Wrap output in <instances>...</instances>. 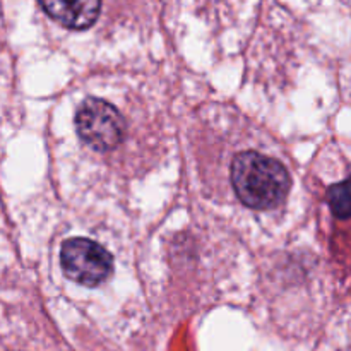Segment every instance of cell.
<instances>
[{"instance_id": "5", "label": "cell", "mask_w": 351, "mask_h": 351, "mask_svg": "<svg viewBox=\"0 0 351 351\" xmlns=\"http://www.w3.org/2000/svg\"><path fill=\"white\" fill-rule=\"evenodd\" d=\"M329 202H331V209L338 218L346 219L350 216V199H348V184L341 182V184L335 185L329 192Z\"/></svg>"}, {"instance_id": "1", "label": "cell", "mask_w": 351, "mask_h": 351, "mask_svg": "<svg viewBox=\"0 0 351 351\" xmlns=\"http://www.w3.org/2000/svg\"><path fill=\"white\" fill-rule=\"evenodd\" d=\"M232 184L237 195L254 209H271L285 201L290 175L278 160L259 153H242L233 160Z\"/></svg>"}, {"instance_id": "2", "label": "cell", "mask_w": 351, "mask_h": 351, "mask_svg": "<svg viewBox=\"0 0 351 351\" xmlns=\"http://www.w3.org/2000/svg\"><path fill=\"white\" fill-rule=\"evenodd\" d=\"M75 127L81 139L96 151H110L122 143L125 122L112 103L89 98L75 113Z\"/></svg>"}, {"instance_id": "4", "label": "cell", "mask_w": 351, "mask_h": 351, "mask_svg": "<svg viewBox=\"0 0 351 351\" xmlns=\"http://www.w3.org/2000/svg\"><path fill=\"white\" fill-rule=\"evenodd\" d=\"M45 12L69 29H88L96 23L101 0H40Z\"/></svg>"}, {"instance_id": "3", "label": "cell", "mask_w": 351, "mask_h": 351, "mask_svg": "<svg viewBox=\"0 0 351 351\" xmlns=\"http://www.w3.org/2000/svg\"><path fill=\"white\" fill-rule=\"evenodd\" d=\"M62 269L75 283L96 287L113 269L112 254L99 243L88 239H71L62 245Z\"/></svg>"}]
</instances>
